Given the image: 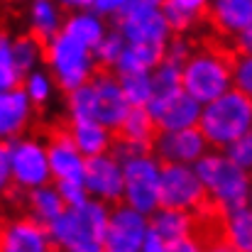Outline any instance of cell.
Wrapping results in <instances>:
<instances>
[{
	"instance_id": "ac0fdd59",
	"label": "cell",
	"mask_w": 252,
	"mask_h": 252,
	"mask_svg": "<svg viewBox=\"0 0 252 252\" xmlns=\"http://www.w3.org/2000/svg\"><path fill=\"white\" fill-rule=\"evenodd\" d=\"M162 135L155 115L150 108H132L130 115L123 120V125L113 132V142H123L130 147H137L142 152H152L157 137Z\"/></svg>"
},
{
	"instance_id": "f35d334b",
	"label": "cell",
	"mask_w": 252,
	"mask_h": 252,
	"mask_svg": "<svg viewBox=\"0 0 252 252\" xmlns=\"http://www.w3.org/2000/svg\"><path fill=\"white\" fill-rule=\"evenodd\" d=\"M248 208L252 211V191H250V201H248Z\"/></svg>"
},
{
	"instance_id": "4dcf8cb0",
	"label": "cell",
	"mask_w": 252,
	"mask_h": 252,
	"mask_svg": "<svg viewBox=\"0 0 252 252\" xmlns=\"http://www.w3.org/2000/svg\"><path fill=\"white\" fill-rule=\"evenodd\" d=\"M225 157L238 169H243L245 174L252 176V132H248L245 137H240L238 142H233L225 150Z\"/></svg>"
},
{
	"instance_id": "d6986e66",
	"label": "cell",
	"mask_w": 252,
	"mask_h": 252,
	"mask_svg": "<svg viewBox=\"0 0 252 252\" xmlns=\"http://www.w3.org/2000/svg\"><path fill=\"white\" fill-rule=\"evenodd\" d=\"M30 27H27V34L42 47V52L62 34L64 30V20H66V12H64V5H57V2H47V0H37L30 5Z\"/></svg>"
},
{
	"instance_id": "d4e9b609",
	"label": "cell",
	"mask_w": 252,
	"mask_h": 252,
	"mask_svg": "<svg viewBox=\"0 0 252 252\" xmlns=\"http://www.w3.org/2000/svg\"><path fill=\"white\" fill-rule=\"evenodd\" d=\"M10 34V32H7ZM10 47H12V59H15V66L17 71L22 74V79H27L32 71H37V62L42 59V47L27 34V32H17V34H10Z\"/></svg>"
},
{
	"instance_id": "9a60e30c",
	"label": "cell",
	"mask_w": 252,
	"mask_h": 252,
	"mask_svg": "<svg viewBox=\"0 0 252 252\" xmlns=\"http://www.w3.org/2000/svg\"><path fill=\"white\" fill-rule=\"evenodd\" d=\"M208 152H211V145L198 127L179 130V132H162L152 150V155L162 164H186V167H193Z\"/></svg>"
},
{
	"instance_id": "277c9868",
	"label": "cell",
	"mask_w": 252,
	"mask_h": 252,
	"mask_svg": "<svg viewBox=\"0 0 252 252\" xmlns=\"http://www.w3.org/2000/svg\"><path fill=\"white\" fill-rule=\"evenodd\" d=\"M193 169H196L203 189L208 191V196H213L228 213L248 208L252 191V176L235 167L225 157V152L211 150L203 159H198L193 164Z\"/></svg>"
},
{
	"instance_id": "7402d4cb",
	"label": "cell",
	"mask_w": 252,
	"mask_h": 252,
	"mask_svg": "<svg viewBox=\"0 0 252 252\" xmlns=\"http://www.w3.org/2000/svg\"><path fill=\"white\" fill-rule=\"evenodd\" d=\"M62 32L69 34L71 39H76L79 44H84L86 49L95 52L110 30L105 27L103 17H98V15H93L88 10H79V12H66Z\"/></svg>"
},
{
	"instance_id": "d590c367",
	"label": "cell",
	"mask_w": 252,
	"mask_h": 252,
	"mask_svg": "<svg viewBox=\"0 0 252 252\" xmlns=\"http://www.w3.org/2000/svg\"><path fill=\"white\" fill-rule=\"evenodd\" d=\"M169 252H203L193 238H181L176 243H169Z\"/></svg>"
},
{
	"instance_id": "30bf717a",
	"label": "cell",
	"mask_w": 252,
	"mask_h": 252,
	"mask_svg": "<svg viewBox=\"0 0 252 252\" xmlns=\"http://www.w3.org/2000/svg\"><path fill=\"white\" fill-rule=\"evenodd\" d=\"M54 248L52 230L25 211H12L2 220L0 252H49Z\"/></svg>"
},
{
	"instance_id": "e575fe53",
	"label": "cell",
	"mask_w": 252,
	"mask_h": 252,
	"mask_svg": "<svg viewBox=\"0 0 252 252\" xmlns=\"http://www.w3.org/2000/svg\"><path fill=\"white\" fill-rule=\"evenodd\" d=\"M235 49L240 57H252V27H248L245 32H240L235 39H233Z\"/></svg>"
},
{
	"instance_id": "5bb4252c",
	"label": "cell",
	"mask_w": 252,
	"mask_h": 252,
	"mask_svg": "<svg viewBox=\"0 0 252 252\" xmlns=\"http://www.w3.org/2000/svg\"><path fill=\"white\" fill-rule=\"evenodd\" d=\"M150 233V218L127 203L110 208V223L105 235V248L123 252H140Z\"/></svg>"
},
{
	"instance_id": "ab89813d",
	"label": "cell",
	"mask_w": 252,
	"mask_h": 252,
	"mask_svg": "<svg viewBox=\"0 0 252 252\" xmlns=\"http://www.w3.org/2000/svg\"><path fill=\"white\" fill-rule=\"evenodd\" d=\"M105 252H123V250H110V248H108V250H105Z\"/></svg>"
},
{
	"instance_id": "f1b7e54d",
	"label": "cell",
	"mask_w": 252,
	"mask_h": 252,
	"mask_svg": "<svg viewBox=\"0 0 252 252\" xmlns=\"http://www.w3.org/2000/svg\"><path fill=\"white\" fill-rule=\"evenodd\" d=\"M20 84H25V79L17 71V66H15L10 34L5 30L2 32V42H0V86H2V91H15V88H22Z\"/></svg>"
},
{
	"instance_id": "3957f363",
	"label": "cell",
	"mask_w": 252,
	"mask_h": 252,
	"mask_svg": "<svg viewBox=\"0 0 252 252\" xmlns=\"http://www.w3.org/2000/svg\"><path fill=\"white\" fill-rule=\"evenodd\" d=\"M198 130L208 140L211 150L225 152L233 142L252 132V100L233 88L223 98L203 105Z\"/></svg>"
},
{
	"instance_id": "d6a6232c",
	"label": "cell",
	"mask_w": 252,
	"mask_h": 252,
	"mask_svg": "<svg viewBox=\"0 0 252 252\" xmlns=\"http://www.w3.org/2000/svg\"><path fill=\"white\" fill-rule=\"evenodd\" d=\"M235 88L252 100V57H240L235 66Z\"/></svg>"
},
{
	"instance_id": "ba28073f",
	"label": "cell",
	"mask_w": 252,
	"mask_h": 252,
	"mask_svg": "<svg viewBox=\"0 0 252 252\" xmlns=\"http://www.w3.org/2000/svg\"><path fill=\"white\" fill-rule=\"evenodd\" d=\"M125 171V203L152 218L159 211L162 162L155 155H145L123 164Z\"/></svg>"
},
{
	"instance_id": "6da1fadb",
	"label": "cell",
	"mask_w": 252,
	"mask_h": 252,
	"mask_svg": "<svg viewBox=\"0 0 252 252\" xmlns=\"http://www.w3.org/2000/svg\"><path fill=\"white\" fill-rule=\"evenodd\" d=\"M189 37L193 39V52L181 69V86L193 100L208 105L235 88L240 54L230 39L213 34L206 25Z\"/></svg>"
},
{
	"instance_id": "1f68e13d",
	"label": "cell",
	"mask_w": 252,
	"mask_h": 252,
	"mask_svg": "<svg viewBox=\"0 0 252 252\" xmlns=\"http://www.w3.org/2000/svg\"><path fill=\"white\" fill-rule=\"evenodd\" d=\"M54 186H57V191L62 193L66 208H79V206H84L86 201L91 198L88 191H86V186L79 184V181H57Z\"/></svg>"
},
{
	"instance_id": "74e56055",
	"label": "cell",
	"mask_w": 252,
	"mask_h": 252,
	"mask_svg": "<svg viewBox=\"0 0 252 252\" xmlns=\"http://www.w3.org/2000/svg\"><path fill=\"white\" fill-rule=\"evenodd\" d=\"M49 252H64V250H62V248H57V245H54V248H52V250H49Z\"/></svg>"
},
{
	"instance_id": "ffe728a7",
	"label": "cell",
	"mask_w": 252,
	"mask_h": 252,
	"mask_svg": "<svg viewBox=\"0 0 252 252\" xmlns=\"http://www.w3.org/2000/svg\"><path fill=\"white\" fill-rule=\"evenodd\" d=\"M69 127H71V137L76 142V150L84 155L86 159L91 157H100L108 155L113 147V132L108 127H103L100 123L91 120V118H71L66 115Z\"/></svg>"
},
{
	"instance_id": "cb8c5ba5",
	"label": "cell",
	"mask_w": 252,
	"mask_h": 252,
	"mask_svg": "<svg viewBox=\"0 0 252 252\" xmlns=\"http://www.w3.org/2000/svg\"><path fill=\"white\" fill-rule=\"evenodd\" d=\"M150 228L155 233H159L167 243H176L181 238H191V233H193V213L159 208L150 218Z\"/></svg>"
},
{
	"instance_id": "8fae6325",
	"label": "cell",
	"mask_w": 252,
	"mask_h": 252,
	"mask_svg": "<svg viewBox=\"0 0 252 252\" xmlns=\"http://www.w3.org/2000/svg\"><path fill=\"white\" fill-rule=\"evenodd\" d=\"M84 186L91 198L105 203V206H120L125 203V171L123 162H118L110 152L100 157L86 159Z\"/></svg>"
},
{
	"instance_id": "8992f818",
	"label": "cell",
	"mask_w": 252,
	"mask_h": 252,
	"mask_svg": "<svg viewBox=\"0 0 252 252\" xmlns=\"http://www.w3.org/2000/svg\"><path fill=\"white\" fill-rule=\"evenodd\" d=\"M10 150V164H12V181L2 191L5 196L12 193H30L44 186H52V164L49 152L44 142L34 135H25L20 140H2Z\"/></svg>"
},
{
	"instance_id": "7a4b0ae2",
	"label": "cell",
	"mask_w": 252,
	"mask_h": 252,
	"mask_svg": "<svg viewBox=\"0 0 252 252\" xmlns=\"http://www.w3.org/2000/svg\"><path fill=\"white\" fill-rule=\"evenodd\" d=\"M110 223V206L88 198L79 208H66L49 230L57 248L64 252H105V235Z\"/></svg>"
},
{
	"instance_id": "44dd1931",
	"label": "cell",
	"mask_w": 252,
	"mask_h": 252,
	"mask_svg": "<svg viewBox=\"0 0 252 252\" xmlns=\"http://www.w3.org/2000/svg\"><path fill=\"white\" fill-rule=\"evenodd\" d=\"M162 12L171 27V34H193L206 25L208 2L206 0H162Z\"/></svg>"
},
{
	"instance_id": "484cf974",
	"label": "cell",
	"mask_w": 252,
	"mask_h": 252,
	"mask_svg": "<svg viewBox=\"0 0 252 252\" xmlns=\"http://www.w3.org/2000/svg\"><path fill=\"white\" fill-rule=\"evenodd\" d=\"M225 238L235 252H252V211L240 208L228 213Z\"/></svg>"
},
{
	"instance_id": "e0dca14e",
	"label": "cell",
	"mask_w": 252,
	"mask_h": 252,
	"mask_svg": "<svg viewBox=\"0 0 252 252\" xmlns=\"http://www.w3.org/2000/svg\"><path fill=\"white\" fill-rule=\"evenodd\" d=\"M34 103L30 100V95L25 93V88H15V91H2L0 95V132L5 140H20L25 137V132L34 130Z\"/></svg>"
},
{
	"instance_id": "83f0119b",
	"label": "cell",
	"mask_w": 252,
	"mask_h": 252,
	"mask_svg": "<svg viewBox=\"0 0 252 252\" xmlns=\"http://www.w3.org/2000/svg\"><path fill=\"white\" fill-rule=\"evenodd\" d=\"M125 49H127V39L123 37L120 30L113 27V30L105 34V39L100 42V47L93 52V54H95V64H98L100 69H115V64L120 62V57H123Z\"/></svg>"
},
{
	"instance_id": "2e32d148",
	"label": "cell",
	"mask_w": 252,
	"mask_h": 252,
	"mask_svg": "<svg viewBox=\"0 0 252 252\" xmlns=\"http://www.w3.org/2000/svg\"><path fill=\"white\" fill-rule=\"evenodd\" d=\"M206 27L213 34L233 42L240 32L252 27V0H216V2H208Z\"/></svg>"
},
{
	"instance_id": "52a82bcc",
	"label": "cell",
	"mask_w": 252,
	"mask_h": 252,
	"mask_svg": "<svg viewBox=\"0 0 252 252\" xmlns=\"http://www.w3.org/2000/svg\"><path fill=\"white\" fill-rule=\"evenodd\" d=\"M115 20H118L115 30L123 32L127 44L167 47V42L171 39V27L162 12V2H155V0L123 2Z\"/></svg>"
},
{
	"instance_id": "8d00e7d4",
	"label": "cell",
	"mask_w": 252,
	"mask_h": 252,
	"mask_svg": "<svg viewBox=\"0 0 252 252\" xmlns=\"http://www.w3.org/2000/svg\"><path fill=\"white\" fill-rule=\"evenodd\" d=\"M201 250L203 252H235L230 248V243H228V238L223 235V238H216V240H208V243H203L201 245Z\"/></svg>"
},
{
	"instance_id": "4fadbf2b",
	"label": "cell",
	"mask_w": 252,
	"mask_h": 252,
	"mask_svg": "<svg viewBox=\"0 0 252 252\" xmlns=\"http://www.w3.org/2000/svg\"><path fill=\"white\" fill-rule=\"evenodd\" d=\"M150 113L155 115V120H157L162 132H179V130L198 127L203 105L198 100H193L184 88H179V91H174L169 95L152 98Z\"/></svg>"
},
{
	"instance_id": "836d02e7",
	"label": "cell",
	"mask_w": 252,
	"mask_h": 252,
	"mask_svg": "<svg viewBox=\"0 0 252 252\" xmlns=\"http://www.w3.org/2000/svg\"><path fill=\"white\" fill-rule=\"evenodd\" d=\"M140 252H169V243L159 235V233H155V230L150 228L147 240H145V245H142V250Z\"/></svg>"
},
{
	"instance_id": "f546056e",
	"label": "cell",
	"mask_w": 252,
	"mask_h": 252,
	"mask_svg": "<svg viewBox=\"0 0 252 252\" xmlns=\"http://www.w3.org/2000/svg\"><path fill=\"white\" fill-rule=\"evenodd\" d=\"M25 93L30 95V100L34 103V108L37 110H44V105H47V100H49V95H52V88H54V81H52V76L47 74V71H32L27 79H25Z\"/></svg>"
},
{
	"instance_id": "603a6c76",
	"label": "cell",
	"mask_w": 252,
	"mask_h": 252,
	"mask_svg": "<svg viewBox=\"0 0 252 252\" xmlns=\"http://www.w3.org/2000/svg\"><path fill=\"white\" fill-rule=\"evenodd\" d=\"M167 57V47H157V44H127V49L123 52L120 62L115 64V74H152L157 66L164 64Z\"/></svg>"
},
{
	"instance_id": "9c48e42d",
	"label": "cell",
	"mask_w": 252,
	"mask_h": 252,
	"mask_svg": "<svg viewBox=\"0 0 252 252\" xmlns=\"http://www.w3.org/2000/svg\"><path fill=\"white\" fill-rule=\"evenodd\" d=\"M208 191L203 189L193 167L186 164H162V184H159V208L164 211H186L193 213Z\"/></svg>"
},
{
	"instance_id": "4316f807",
	"label": "cell",
	"mask_w": 252,
	"mask_h": 252,
	"mask_svg": "<svg viewBox=\"0 0 252 252\" xmlns=\"http://www.w3.org/2000/svg\"><path fill=\"white\" fill-rule=\"evenodd\" d=\"M118 79H120L123 93L132 108H150V103L155 98L152 74H123Z\"/></svg>"
},
{
	"instance_id": "7c38bea8",
	"label": "cell",
	"mask_w": 252,
	"mask_h": 252,
	"mask_svg": "<svg viewBox=\"0 0 252 252\" xmlns=\"http://www.w3.org/2000/svg\"><path fill=\"white\" fill-rule=\"evenodd\" d=\"M91 84L95 88V113H93V120L100 123L103 127H108L110 132H115L123 120L130 115L132 105L127 103L125 93H123V86L120 79L113 69H95Z\"/></svg>"
},
{
	"instance_id": "5b68a950",
	"label": "cell",
	"mask_w": 252,
	"mask_h": 252,
	"mask_svg": "<svg viewBox=\"0 0 252 252\" xmlns=\"http://www.w3.org/2000/svg\"><path fill=\"white\" fill-rule=\"evenodd\" d=\"M42 62H44L54 86L59 91H64L66 95L88 84L98 69L95 54L64 32L44 49Z\"/></svg>"
}]
</instances>
